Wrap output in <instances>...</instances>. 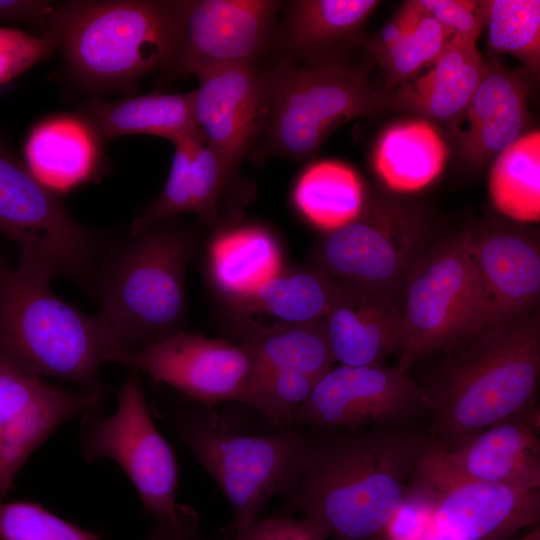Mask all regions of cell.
<instances>
[{
    "label": "cell",
    "instance_id": "1",
    "mask_svg": "<svg viewBox=\"0 0 540 540\" xmlns=\"http://www.w3.org/2000/svg\"><path fill=\"white\" fill-rule=\"evenodd\" d=\"M306 431L309 458L288 505L327 540L386 539L429 444L426 431L413 424Z\"/></svg>",
    "mask_w": 540,
    "mask_h": 540
},
{
    "label": "cell",
    "instance_id": "2",
    "mask_svg": "<svg viewBox=\"0 0 540 540\" xmlns=\"http://www.w3.org/2000/svg\"><path fill=\"white\" fill-rule=\"evenodd\" d=\"M191 0L53 2L40 28L77 83L94 92L132 95L139 82L167 71L182 40Z\"/></svg>",
    "mask_w": 540,
    "mask_h": 540
},
{
    "label": "cell",
    "instance_id": "3",
    "mask_svg": "<svg viewBox=\"0 0 540 540\" xmlns=\"http://www.w3.org/2000/svg\"><path fill=\"white\" fill-rule=\"evenodd\" d=\"M539 311L493 327L444 354L427 383L426 433L452 446L497 423L539 410Z\"/></svg>",
    "mask_w": 540,
    "mask_h": 540
},
{
    "label": "cell",
    "instance_id": "4",
    "mask_svg": "<svg viewBox=\"0 0 540 540\" xmlns=\"http://www.w3.org/2000/svg\"><path fill=\"white\" fill-rule=\"evenodd\" d=\"M115 352L97 314L58 298L47 279L0 263V361L106 395L100 369Z\"/></svg>",
    "mask_w": 540,
    "mask_h": 540
},
{
    "label": "cell",
    "instance_id": "5",
    "mask_svg": "<svg viewBox=\"0 0 540 540\" xmlns=\"http://www.w3.org/2000/svg\"><path fill=\"white\" fill-rule=\"evenodd\" d=\"M191 242L181 229L155 224L129 235L99 265L97 314L118 351H135L181 331Z\"/></svg>",
    "mask_w": 540,
    "mask_h": 540
},
{
    "label": "cell",
    "instance_id": "6",
    "mask_svg": "<svg viewBox=\"0 0 540 540\" xmlns=\"http://www.w3.org/2000/svg\"><path fill=\"white\" fill-rule=\"evenodd\" d=\"M372 63L299 67L284 60L261 71L267 150L292 160L314 156L328 135L356 118L399 109L393 92L370 82Z\"/></svg>",
    "mask_w": 540,
    "mask_h": 540
},
{
    "label": "cell",
    "instance_id": "7",
    "mask_svg": "<svg viewBox=\"0 0 540 540\" xmlns=\"http://www.w3.org/2000/svg\"><path fill=\"white\" fill-rule=\"evenodd\" d=\"M169 424L229 500L236 538L273 496L291 493L308 462L310 440L302 427L263 436L233 434L220 429L212 406L200 403L170 413Z\"/></svg>",
    "mask_w": 540,
    "mask_h": 540
},
{
    "label": "cell",
    "instance_id": "8",
    "mask_svg": "<svg viewBox=\"0 0 540 540\" xmlns=\"http://www.w3.org/2000/svg\"><path fill=\"white\" fill-rule=\"evenodd\" d=\"M398 306L402 341L396 366L406 372L496 327L463 230L425 250L406 279Z\"/></svg>",
    "mask_w": 540,
    "mask_h": 540
},
{
    "label": "cell",
    "instance_id": "9",
    "mask_svg": "<svg viewBox=\"0 0 540 540\" xmlns=\"http://www.w3.org/2000/svg\"><path fill=\"white\" fill-rule=\"evenodd\" d=\"M0 234L19 247L18 267L94 292L101 235L76 221L0 136Z\"/></svg>",
    "mask_w": 540,
    "mask_h": 540
},
{
    "label": "cell",
    "instance_id": "10",
    "mask_svg": "<svg viewBox=\"0 0 540 540\" xmlns=\"http://www.w3.org/2000/svg\"><path fill=\"white\" fill-rule=\"evenodd\" d=\"M430 237V223L416 206L367 195L360 214L322 241L315 266L398 304L413 266L432 243Z\"/></svg>",
    "mask_w": 540,
    "mask_h": 540
},
{
    "label": "cell",
    "instance_id": "11",
    "mask_svg": "<svg viewBox=\"0 0 540 540\" xmlns=\"http://www.w3.org/2000/svg\"><path fill=\"white\" fill-rule=\"evenodd\" d=\"M83 431L81 451L87 461L114 460L135 487L146 512L195 535L197 515L177 503L175 454L155 425L136 371L122 382L115 413L92 416Z\"/></svg>",
    "mask_w": 540,
    "mask_h": 540
},
{
    "label": "cell",
    "instance_id": "12",
    "mask_svg": "<svg viewBox=\"0 0 540 540\" xmlns=\"http://www.w3.org/2000/svg\"><path fill=\"white\" fill-rule=\"evenodd\" d=\"M425 392L398 366L332 367L314 384L291 427L355 429L413 424L427 418Z\"/></svg>",
    "mask_w": 540,
    "mask_h": 540
},
{
    "label": "cell",
    "instance_id": "13",
    "mask_svg": "<svg viewBox=\"0 0 540 540\" xmlns=\"http://www.w3.org/2000/svg\"><path fill=\"white\" fill-rule=\"evenodd\" d=\"M461 481L540 489V410L492 425L456 445L429 441L410 477L406 500Z\"/></svg>",
    "mask_w": 540,
    "mask_h": 540
},
{
    "label": "cell",
    "instance_id": "14",
    "mask_svg": "<svg viewBox=\"0 0 540 540\" xmlns=\"http://www.w3.org/2000/svg\"><path fill=\"white\" fill-rule=\"evenodd\" d=\"M154 383L167 384L196 403L213 406L237 401L252 375V362L242 345L179 331L135 351L109 357Z\"/></svg>",
    "mask_w": 540,
    "mask_h": 540
},
{
    "label": "cell",
    "instance_id": "15",
    "mask_svg": "<svg viewBox=\"0 0 540 540\" xmlns=\"http://www.w3.org/2000/svg\"><path fill=\"white\" fill-rule=\"evenodd\" d=\"M105 397L51 385L0 361V501L49 435L71 418L94 411Z\"/></svg>",
    "mask_w": 540,
    "mask_h": 540
},
{
    "label": "cell",
    "instance_id": "16",
    "mask_svg": "<svg viewBox=\"0 0 540 540\" xmlns=\"http://www.w3.org/2000/svg\"><path fill=\"white\" fill-rule=\"evenodd\" d=\"M280 7L273 0H191L167 76H199L222 66L253 64L269 43Z\"/></svg>",
    "mask_w": 540,
    "mask_h": 540
},
{
    "label": "cell",
    "instance_id": "17",
    "mask_svg": "<svg viewBox=\"0 0 540 540\" xmlns=\"http://www.w3.org/2000/svg\"><path fill=\"white\" fill-rule=\"evenodd\" d=\"M408 500L428 508L429 540H507L540 522V489L505 483L453 482Z\"/></svg>",
    "mask_w": 540,
    "mask_h": 540
},
{
    "label": "cell",
    "instance_id": "18",
    "mask_svg": "<svg viewBox=\"0 0 540 540\" xmlns=\"http://www.w3.org/2000/svg\"><path fill=\"white\" fill-rule=\"evenodd\" d=\"M463 231L496 327L539 311L538 238L520 228L490 220L466 226Z\"/></svg>",
    "mask_w": 540,
    "mask_h": 540
},
{
    "label": "cell",
    "instance_id": "19",
    "mask_svg": "<svg viewBox=\"0 0 540 540\" xmlns=\"http://www.w3.org/2000/svg\"><path fill=\"white\" fill-rule=\"evenodd\" d=\"M192 91L193 116L205 142L233 170L259 139L263 118L261 71L253 64L200 74Z\"/></svg>",
    "mask_w": 540,
    "mask_h": 540
},
{
    "label": "cell",
    "instance_id": "20",
    "mask_svg": "<svg viewBox=\"0 0 540 540\" xmlns=\"http://www.w3.org/2000/svg\"><path fill=\"white\" fill-rule=\"evenodd\" d=\"M528 92L525 71L487 61L486 73L471 100L450 121L459 151L469 165L481 166L523 135Z\"/></svg>",
    "mask_w": 540,
    "mask_h": 540
},
{
    "label": "cell",
    "instance_id": "21",
    "mask_svg": "<svg viewBox=\"0 0 540 540\" xmlns=\"http://www.w3.org/2000/svg\"><path fill=\"white\" fill-rule=\"evenodd\" d=\"M174 153L166 183L157 198L130 225L129 235L183 214L205 223L218 217L219 201L236 172L205 142L199 131L172 141Z\"/></svg>",
    "mask_w": 540,
    "mask_h": 540
},
{
    "label": "cell",
    "instance_id": "22",
    "mask_svg": "<svg viewBox=\"0 0 540 540\" xmlns=\"http://www.w3.org/2000/svg\"><path fill=\"white\" fill-rule=\"evenodd\" d=\"M105 145L80 112L60 113L30 129L23 161L42 184L62 196L101 176Z\"/></svg>",
    "mask_w": 540,
    "mask_h": 540
},
{
    "label": "cell",
    "instance_id": "23",
    "mask_svg": "<svg viewBox=\"0 0 540 540\" xmlns=\"http://www.w3.org/2000/svg\"><path fill=\"white\" fill-rule=\"evenodd\" d=\"M324 322L333 357L339 365H378L400 351L398 304L349 283Z\"/></svg>",
    "mask_w": 540,
    "mask_h": 540
},
{
    "label": "cell",
    "instance_id": "24",
    "mask_svg": "<svg viewBox=\"0 0 540 540\" xmlns=\"http://www.w3.org/2000/svg\"><path fill=\"white\" fill-rule=\"evenodd\" d=\"M477 40L475 36H451L431 70L393 91L399 109L437 121L455 119L471 100L487 70Z\"/></svg>",
    "mask_w": 540,
    "mask_h": 540
},
{
    "label": "cell",
    "instance_id": "25",
    "mask_svg": "<svg viewBox=\"0 0 540 540\" xmlns=\"http://www.w3.org/2000/svg\"><path fill=\"white\" fill-rule=\"evenodd\" d=\"M79 112L105 143L124 135H152L171 142L199 131L193 116L192 91L152 92L105 101L91 99Z\"/></svg>",
    "mask_w": 540,
    "mask_h": 540
},
{
    "label": "cell",
    "instance_id": "26",
    "mask_svg": "<svg viewBox=\"0 0 540 540\" xmlns=\"http://www.w3.org/2000/svg\"><path fill=\"white\" fill-rule=\"evenodd\" d=\"M377 0H296L287 2L283 45L294 57L312 61L356 37Z\"/></svg>",
    "mask_w": 540,
    "mask_h": 540
},
{
    "label": "cell",
    "instance_id": "27",
    "mask_svg": "<svg viewBox=\"0 0 540 540\" xmlns=\"http://www.w3.org/2000/svg\"><path fill=\"white\" fill-rule=\"evenodd\" d=\"M240 345L250 356L252 375L290 371L318 380L335 363L324 318L253 327L247 331Z\"/></svg>",
    "mask_w": 540,
    "mask_h": 540
},
{
    "label": "cell",
    "instance_id": "28",
    "mask_svg": "<svg viewBox=\"0 0 540 540\" xmlns=\"http://www.w3.org/2000/svg\"><path fill=\"white\" fill-rule=\"evenodd\" d=\"M447 146L427 121L400 122L380 136L373 165L380 179L397 192H414L429 185L443 170Z\"/></svg>",
    "mask_w": 540,
    "mask_h": 540
},
{
    "label": "cell",
    "instance_id": "29",
    "mask_svg": "<svg viewBox=\"0 0 540 540\" xmlns=\"http://www.w3.org/2000/svg\"><path fill=\"white\" fill-rule=\"evenodd\" d=\"M348 286L322 269L302 267L281 271L252 294L234 300L246 314L263 313L279 322L323 319Z\"/></svg>",
    "mask_w": 540,
    "mask_h": 540
},
{
    "label": "cell",
    "instance_id": "30",
    "mask_svg": "<svg viewBox=\"0 0 540 540\" xmlns=\"http://www.w3.org/2000/svg\"><path fill=\"white\" fill-rule=\"evenodd\" d=\"M210 272L216 286L232 301L246 297L282 271L274 237L249 226L220 233L209 249Z\"/></svg>",
    "mask_w": 540,
    "mask_h": 540
},
{
    "label": "cell",
    "instance_id": "31",
    "mask_svg": "<svg viewBox=\"0 0 540 540\" xmlns=\"http://www.w3.org/2000/svg\"><path fill=\"white\" fill-rule=\"evenodd\" d=\"M451 36L422 8L419 0H411L404 2L368 47L388 79L402 85L423 67L433 64Z\"/></svg>",
    "mask_w": 540,
    "mask_h": 540
},
{
    "label": "cell",
    "instance_id": "32",
    "mask_svg": "<svg viewBox=\"0 0 540 540\" xmlns=\"http://www.w3.org/2000/svg\"><path fill=\"white\" fill-rule=\"evenodd\" d=\"M366 198L356 171L334 160L308 165L298 177L292 194L302 216L329 233L353 221L362 211Z\"/></svg>",
    "mask_w": 540,
    "mask_h": 540
},
{
    "label": "cell",
    "instance_id": "33",
    "mask_svg": "<svg viewBox=\"0 0 540 540\" xmlns=\"http://www.w3.org/2000/svg\"><path fill=\"white\" fill-rule=\"evenodd\" d=\"M489 192L496 209L510 219H540V132L520 136L499 153L489 176Z\"/></svg>",
    "mask_w": 540,
    "mask_h": 540
},
{
    "label": "cell",
    "instance_id": "34",
    "mask_svg": "<svg viewBox=\"0 0 540 540\" xmlns=\"http://www.w3.org/2000/svg\"><path fill=\"white\" fill-rule=\"evenodd\" d=\"M489 48L521 61L526 70L537 73L540 67V1H478Z\"/></svg>",
    "mask_w": 540,
    "mask_h": 540
},
{
    "label": "cell",
    "instance_id": "35",
    "mask_svg": "<svg viewBox=\"0 0 540 540\" xmlns=\"http://www.w3.org/2000/svg\"><path fill=\"white\" fill-rule=\"evenodd\" d=\"M317 380L297 372L270 371L252 375L237 402L252 406L281 430L291 419Z\"/></svg>",
    "mask_w": 540,
    "mask_h": 540
},
{
    "label": "cell",
    "instance_id": "36",
    "mask_svg": "<svg viewBox=\"0 0 540 540\" xmlns=\"http://www.w3.org/2000/svg\"><path fill=\"white\" fill-rule=\"evenodd\" d=\"M0 540H103L28 501H0Z\"/></svg>",
    "mask_w": 540,
    "mask_h": 540
},
{
    "label": "cell",
    "instance_id": "37",
    "mask_svg": "<svg viewBox=\"0 0 540 540\" xmlns=\"http://www.w3.org/2000/svg\"><path fill=\"white\" fill-rule=\"evenodd\" d=\"M54 50L52 42L42 35L0 26V85L23 74Z\"/></svg>",
    "mask_w": 540,
    "mask_h": 540
},
{
    "label": "cell",
    "instance_id": "38",
    "mask_svg": "<svg viewBox=\"0 0 540 540\" xmlns=\"http://www.w3.org/2000/svg\"><path fill=\"white\" fill-rule=\"evenodd\" d=\"M422 8L451 35L480 36L483 23L478 1L419 0Z\"/></svg>",
    "mask_w": 540,
    "mask_h": 540
},
{
    "label": "cell",
    "instance_id": "39",
    "mask_svg": "<svg viewBox=\"0 0 540 540\" xmlns=\"http://www.w3.org/2000/svg\"><path fill=\"white\" fill-rule=\"evenodd\" d=\"M233 540H327L321 530L306 518L272 517L257 520L241 537Z\"/></svg>",
    "mask_w": 540,
    "mask_h": 540
},
{
    "label": "cell",
    "instance_id": "40",
    "mask_svg": "<svg viewBox=\"0 0 540 540\" xmlns=\"http://www.w3.org/2000/svg\"><path fill=\"white\" fill-rule=\"evenodd\" d=\"M52 3L43 0H0V22H25L40 29Z\"/></svg>",
    "mask_w": 540,
    "mask_h": 540
},
{
    "label": "cell",
    "instance_id": "41",
    "mask_svg": "<svg viewBox=\"0 0 540 540\" xmlns=\"http://www.w3.org/2000/svg\"><path fill=\"white\" fill-rule=\"evenodd\" d=\"M192 538H195V535L167 522L157 521L155 528L146 540H190Z\"/></svg>",
    "mask_w": 540,
    "mask_h": 540
},
{
    "label": "cell",
    "instance_id": "42",
    "mask_svg": "<svg viewBox=\"0 0 540 540\" xmlns=\"http://www.w3.org/2000/svg\"><path fill=\"white\" fill-rule=\"evenodd\" d=\"M507 540H540V526L539 524L529 528L520 536H513Z\"/></svg>",
    "mask_w": 540,
    "mask_h": 540
},
{
    "label": "cell",
    "instance_id": "43",
    "mask_svg": "<svg viewBox=\"0 0 540 540\" xmlns=\"http://www.w3.org/2000/svg\"><path fill=\"white\" fill-rule=\"evenodd\" d=\"M384 540H409V539H398V538H389V537H387Z\"/></svg>",
    "mask_w": 540,
    "mask_h": 540
},
{
    "label": "cell",
    "instance_id": "44",
    "mask_svg": "<svg viewBox=\"0 0 540 540\" xmlns=\"http://www.w3.org/2000/svg\"><path fill=\"white\" fill-rule=\"evenodd\" d=\"M190 540H196V539H195V538H192V539H190Z\"/></svg>",
    "mask_w": 540,
    "mask_h": 540
}]
</instances>
